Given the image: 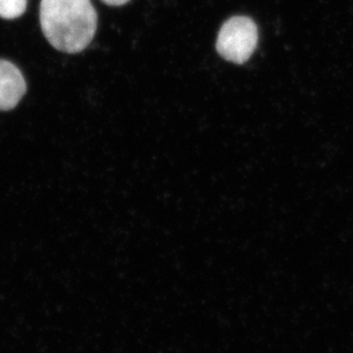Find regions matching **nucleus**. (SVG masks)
Listing matches in <instances>:
<instances>
[{"mask_svg": "<svg viewBox=\"0 0 353 353\" xmlns=\"http://www.w3.org/2000/svg\"><path fill=\"white\" fill-rule=\"evenodd\" d=\"M39 20L48 43L69 54L85 50L98 27L91 0H41Z\"/></svg>", "mask_w": 353, "mask_h": 353, "instance_id": "1", "label": "nucleus"}, {"mask_svg": "<svg viewBox=\"0 0 353 353\" xmlns=\"http://www.w3.org/2000/svg\"><path fill=\"white\" fill-rule=\"evenodd\" d=\"M259 44V29L247 17L228 19L218 34L216 48L228 61L242 65L248 61Z\"/></svg>", "mask_w": 353, "mask_h": 353, "instance_id": "2", "label": "nucleus"}, {"mask_svg": "<svg viewBox=\"0 0 353 353\" xmlns=\"http://www.w3.org/2000/svg\"><path fill=\"white\" fill-rule=\"evenodd\" d=\"M27 91V83L20 69L0 59V110L15 108Z\"/></svg>", "mask_w": 353, "mask_h": 353, "instance_id": "3", "label": "nucleus"}, {"mask_svg": "<svg viewBox=\"0 0 353 353\" xmlns=\"http://www.w3.org/2000/svg\"><path fill=\"white\" fill-rule=\"evenodd\" d=\"M28 0H0V17L15 20L27 10Z\"/></svg>", "mask_w": 353, "mask_h": 353, "instance_id": "4", "label": "nucleus"}, {"mask_svg": "<svg viewBox=\"0 0 353 353\" xmlns=\"http://www.w3.org/2000/svg\"><path fill=\"white\" fill-rule=\"evenodd\" d=\"M101 1L109 6H123L129 3L130 0H101Z\"/></svg>", "mask_w": 353, "mask_h": 353, "instance_id": "5", "label": "nucleus"}]
</instances>
